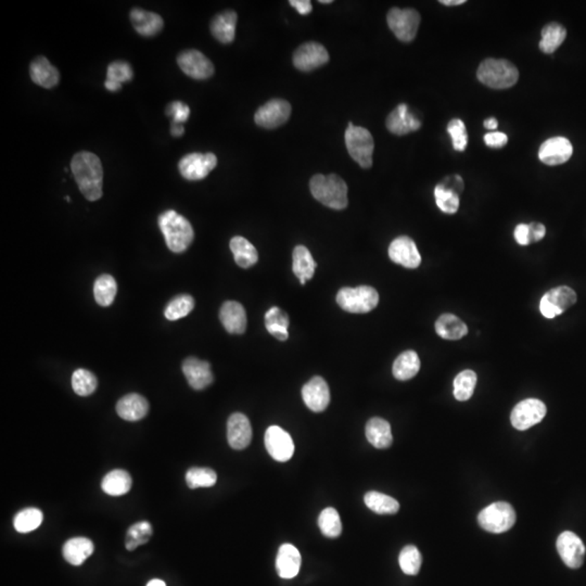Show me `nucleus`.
Listing matches in <instances>:
<instances>
[{"instance_id": "nucleus-1", "label": "nucleus", "mask_w": 586, "mask_h": 586, "mask_svg": "<svg viewBox=\"0 0 586 586\" xmlns=\"http://www.w3.org/2000/svg\"><path fill=\"white\" fill-rule=\"evenodd\" d=\"M71 170L83 195L90 201L99 200L104 179L100 159L94 153L80 151L72 159Z\"/></svg>"}, {"instance_id": "nucleus-2", "label": "nucleus", "mask_w": 586, "mask_h": 586, "mask_svg": "<svg viewBox=\"0 0 586 586\" xmlns=\"http://www.w3.org/2000/svg\"><path fill=\"white\" fill-rule=\"evenodd\" d=\"M159 227L167 248L174 253L185 252L195 238L188 219L173 210L165 211L159 216Z\"/></svg>"}, {"instance_id": "nucleus-3", "label": "nucleus", "mask_w": 586, "mask_h": 586, "mask_svg": "<svg viewBox=\"0 0 586 586\" xmlns=\"http://www.w3.org/2000/svg\"><path fill=\"white\" fill-rule=\"evenodd\" d=\"M310 189L314 198L325 207L334 210H344L348 207V186L338 175H314Z\"/></svg>"}, {"instance_id": "nucleus-4", "label": "nucleus", "mask_w": 586, "mask_h": 586, "mask_svg": "<svg viewBox=\"0 0 586 586\" xmlns=\"http://www.w3.org/2000/svg\"><path fill=\"white\" fill-rule=\"evenodd\" d=\"M479 80L493 90H506L518 82V68L507 60L487 59L477 72Z\"/></svg>"}, {"instance_id": "nucleus-5", "label": "nucleus", "mask_w": 586, "mask_h": 586, "mask_svg": "<svg viewBox=\"0 0 586 586\" xmlns=\"http://www.w3.org/2000/svg\"><path fill=\"white\" fill-rule=\"evenodd\" d=\"M337 303L348 313L365 314L378 305L379 295L370 286L356 288H342L337 295Z\"/></svg>"}, {"instance_id": "nucleus-6", "label": "nucleus", "mask_w": 586, "mask_h": 586, "mask_svg": "<svg viewBox=\"0 0 586 586\" xmlns=\"http://www.w3.org/2000/svg\"><path fill=\"white\" fill-rule=\"evenodd\" d=\"M344 138L351 158L362 169H370L372 166L374 142L370 130L348 123Z\"/></svg>"}, {"instance_id": "nucleus-7", "label": "nucleus", "mask_w": 586, "mask_h": 586, "mask_svg": "<svg viewBox=\"0 0 586 586\" xmlns=\"http://www.w3.org/2000/svg\"><path fill=\"white\" fill-rule=\"evenodd\" d=\"M478 523L487 532L504 533L515 525V511L506 501H496L481 511Z\"/></svg>"}, {"instance_id": "nucleus-8", "label": "nucleus", "mask_w": 586, "mask_h": 586, "mask_svg": "<svg viewBox=\"0 0 586 586\" xmlns=\"http://www.w3.org/2000/svg\"><path fill=\"white\" fill-rule=\"evenodd\" d=\"M389 28L398 39L410 43L416 37L420 24V15L414 9L392 8L386 16Z\"/></svg>"}, {"instance_id": "nucleus-9", "label": "nucleus", "mask_w": 586, "mask_h": 586, "mask_svg": "<svg viewBox=\"0 0 586 586\" xmlns=\"http://www.w3.org/2000/svg\"><path fill=\"white\" fill-rule=\"evenodd\" d=\"M547 408L542 401L537 398H527L521 401L513 408L511 414V422L513 428L525 431L539 424L547 416Z\"/></svg>"}, {"instance_id": "nucleus-10", "label": "nucleus", "mask_w": 586, "mask_h": 586, "mask_svg": "<svg viewBox=\"0 0 586 586\" xmlns=\"http://www.w3.org/2000/svg\"><path fill=\"white\" fill-rule=\"evenodd\" d=\"M217 158L214 153H190L179 161L178 170L187 181H201L214 170Z\"/></svg>"}, {"instance_id": "nucleus-11", "label": "nucleus", "mask_w": 586, "mask_h": 586, "mask_svg": "<svg viewBox=\"0 0 586 586\" xmlns=\"http://www.w3.org/2000/svg\"><path fill=\"white\" fill-rule=\"evenodd\" d=\"M575 292L571 288L561 286L549 290L544 295L539 303V311L544 317L551 319L567 311L572 305H575Z\"/></svg>"}, {"instance_id": "nucleus-12", "label": "nucleus", "mask_w": 586, "mask_h": 586, "mask_svg": "<svg viewBox=\"0 0 586 586\" xmlns=\"http://www.w3.org/2000/svg\"><path fill=\"white\" fill-rule=\"evenodd\" d=\"M291 116V106L287 100L271 99L257 109L255 121L259 126L264 128H279L289 120Z\"/></svg>"}, {"instance_id": "nucleus-13", "label": "nucleus", "mask_w": 586, "mask_h": 586, "mask_svg": "<svg viewBox=\"0 0 586 586\" xmlns=\"http://www.w3.org/2000/svg\"><path fill=\"white\" fill-rule=\"evenodd\" d=\"M264 442L269 454L277 462H288L295 454L293 440L281 427H269L265 432Z\"/></svg>"}, {"instance_id": "nucleus-14", "label": "nucleus", "mask_w": 586, "mask_h": 586, "mask_svg": "<svg viewBox=\"0 0 586 586\" xmlns=\"http://www.w3.org/2000/svg\"><path fill=\"white\" fill-rule=\"evenodd\" d=\"M181 71L195 80H207L214 74V66L202 52L195 49L185 50L177 57Z\"/></svg>"}, {"instance_id": "nucleus-15", "label": "nucleus", "mask_w": 586, "mask_h": 586, "mask_svg": "<svg viewBox=\"0 0 586 586\" xmlns=\"http://www.w3.org/2000/svg\"><path fill=\"white\" fill-rule=\"evenodd\" d=\"M329 61V54L322 44L309 42L295 50L293 64L300 71L310 72Z\"/></svg>"}, {"instance_id": "nucleus-16", "label": "nucleus", "mask_w": 586, "mask_h": 586, "mask_svg": "<svg viewBox=\"0 0 586 586\" xmlns=\"http://www.w3.org/2000/svg\"><path fill=\"white\" fill-rule=\"evenodd\" d=\"M557 551L566 566L578 569L584 563L585 547L575 533L565 531L557 539Z\"/></svg>"}, {"instance_id": "nucleus-17", "label": "nucleus", "mask_w": 586, "mask_h": 586, "mask_svg": "<svg viewBox=\"0 0 586 586\" xmlns=\"http://www.w3.org/2000/svg\"><path fill=\"white\" fill-rule=\"evenodd\" d=\"M389 257L394 263L406 269H417L422 263V257L416 243L406 236L394 239L389 247Z\"/></svg>"}, {"instance_id": "nucleus-18", "label": "nucleus", "mask_w": 586, "mask_h": 586, "mask_svg": "<svg viewBox=\"0 0 586 586\" xmlns=\"http://www.w3.org/2000/svg\"><path fill=\"white\" fill-rule=\"evenodd\" d=\"M181 368L189 386L193 390H205L214 381L212 368L210 362L207 360H201L191 356L184 360Z\"/></svg>"}, {"instance_id": "nucleus-19", "label": "nucleus", "mask_w": 586, "mask_h": 586, "mask_svg": "<svg viewBox=\"0 0 586 586\" xmlns=\"http://www.w3.org/2000/svg\"><path fill=\"white\" fill-rule=\"evenodd\" d=\"M302 398L312 412H324L329 405L330 392L327 382L322 377H313L302 389Z\"/></svg>"}, {"instance_id": "nucleus-20", "label": "nucleus", "mask_w": 586, "mask_h": 586, "mask_svg": "<svg viewBox=\"0 0 586 586\" xmlns=\"http://www.w3.org/2000/svg\"><path fill=\"white\" fill-rule=\"evenodd\" d=\"M227 440L231 448L240 451L248 448L252 440V428L245 415L235 413L227 422Z\"/></svg>"}, {"instance_id": "nucleus-21", "label": "nucleus", "mask_w": 586, "mask_h": 586, "mask_svg": "<svg viewBox=\"0 0 586 586\" xmlns=\"http://www.w3.org/2000/svg\"><path fill=\"white\" fill-rule=\"evenodd\" d=\"M573 147L565 137H554L543 142L539 151V158L547 165H559L567 162L572 157Z\"/></svg>"}, {"instance_id": "nucleus-22", "label": "nucleus", "mask_w": 586, "mask_h": 586, "mask_svg": "<svg viewBox=\"0 0 586 586\" xmlns=\"http://www.w3.org/2000/svg\"><path fill=\"white\" fill-rule=\"evenodd\" d=\"M420 126L422 123L410 114L408 104H405L396 106V110L392 111L386 118V128L392 134L398 136L416 132L420 130Z\"/></svg>"}, {"instance_id": "nucleus-23", "label": "nucleus", "mask_w": 586, "mask_h": 586, "mask_svg": "<svg viewBox=\"0 0 586 586\" xmlns=\"http://www.w3.org/2000/svg\"><path fill=\"white\" fill-rule=\"evenodd\" d=\"M219 319L229 334H243L247 329V313L238 302H225L219 311Z\"/></svg>"}, {"instance_id": "nucleus-24", "label": "nucleus", "mask_w": 586, "mask_h": 586, "mask_svg": "<svg viewBox=\"0 0 586 586\" xmlns=\"http://www.w3.org/2000/svg\"><path fill=\"white\" fill-rule=\"evenodd\" d=\"M301 554L291 544H283L278 551L276 558V570L283 579L297 577L301 568Z\"/></svg>"}, {"instance_id": "nucleus-25", "label": "nucleus", "mask_w": 586, "mask_h": 586, "mask_svg": "<svg viewBox=\"0 0 586 586\" xmlns=\"http://www.w3.org/2000/svg\"><path fill=\"white\" fill-rule=\"evenodd\" d=\"M149 403L140 394L130 393L123 396L116 404V413L122 420L138 422L148 414Z\"/></svg>"}, {"instance_id": "nucleus-26", "label": "nucleus", "mask_w": 586, "mask_h": 586, "mask_svg": "<svg viewBox=\"0 0 586 586\" xmlns=\"http://www.w3.org/2000/svg\"><path fill=\"white\" fill-rule=\"evenodd\" d=\"M30 74L36 85L42 87L49 90L59 84V71L43 56H39L32 62L30 66Z\"/></svg>"}, {"instance_id": "nucleus-27", "label": "nucleus", "mask_w": 586, "mask_h": 586, "mask_svg": "<svg viewBox=\"0 0 586 586\" xmlns=\"http://www.w3.org/2000/svg\"><path fill=\"white\" fill-rule=\"evenodd\" d=\"M130 21L137 33L146 37L157 35L163 29V19L160 16L139 8H135L130 12Z\"/></svg>"}, {"instance_id": "nucleus-28", "label": "nucleus", "mask_w": 586, "mask_h": 586, "mask_svg": "<svg viewBox=\"0 0 586 586\" xmlns=\"http://www.w3.org/2000/svg\"><path fill=\"white\" fill-rule=\"evenodd\" d=\"M237 20V13L233 10L219 13L211 22V33L221 43H233L235 39Z\"/></svg>"}, {"instance_id": "nucleus-29", "label": "nucleus", "mask_w": 586, "mask_h": 586, "mask_svg": "<svg viewBox=\"0 0 586 586\" xmlns=\"http://www.w3.org/2000/svg\"><path fill=\"white\" fill-rule=\"evenodd\" d=\"M366 438L374 448L384 450L390 448L393 442L391 426L386 420L374 417L366 425Z\"/></svg>"}, {"instance_id": "nucleus-30", "label": "nucleus", "mask_w": 586, "mask_h": 586, "mask_svg": "<svg viewBox=\"0 0 586 586\" xmlns=\"http://www.w3.org/2000/svg\"><path fill=\"white\" fill-rule=\"evenodd\" d=\"M64 559L72 566H80L94 553V543L87 537H73L63 545Z\"/></svg>"}, {"instance_id": "nucleus-31", "label": "nucleus", "mask_w": 586, "mask_h": 586, "mask_svg": "<svg viewBox=\"0 0 586 586\" xmlns=\"http://www.w3.org/2000/svg\"><path fill=\"white\" fill-rule=\"evenodd\" d=\"M317 264L314 261L311 252L304 245H297L293 250V273L300 279L302 286L305 285L306 281H310L315 274Z\"/></svg>"}, {"instance_id": "nucleus-32", "label": "nucleus", "mask_w": 586, "mask_h": 586, "mask_svg": "<svg viewBox=\"0 0 586 586\" xmlns=\"http://www.w3.org/2000/svg\"><path fill=\"white\" fill-rule=\"evenodd\" d=\"M231 252L235 257L236 263L243 269H250L255 267L259 261V253L255 245L247 239L237 236L231 240Z\"/></svg>"}, {"instance_id": "nucleus-33", "label": "nucleus", "mask_w": 586, "mask_h": 586, "mask_svg": "<svg viewBox=\"0 0 586 586\" xmlns=\"http://www.w3.org/2000/svg\"><path fill=\"white\" fill-rule=\"evenodd\" d=\"M436 331L443 339L459 340L468 334V327L453 314H443L436 322Z\"/></svg>"}, {"instance_id": "nucleus-34", "label": "nucleus", "mask_w": 586, "mask_h": 586, "mask_svg": "<svg viewBox=\"0 0 586 586\" xmlns=\"http://www.w3.org/2000/svg\"><path fill=\"white\" fill-rule=\"evenodd\" d=\"M132 484V477L128 471L116 469L106 473L102 480V487L106 494L111 495V496H121L130 492Z\"/></svg>"}, {"instance_id": "nucleus-35", "label": "nucleus", "mask_w": 586, "mask_h": 586, "mask_svg": "<svg viewBox=\"0 0 586 586\" xmlns=\"http://www.w3.org/2000/svg\"><path fill=\"white\" fill-rule=\"evenodd\" d=\"M420 370V360L415 351H405L398 356L393 364V376L401 381L412 379Z\"/></svg>"}, {"instance_id": "nucleus-36", "label": "nucleus", "mask_w": 586, "mask_h": 586, "mask_svg": "<svg viewBox=\"0 0 586 586\" xmlns=\"http://www.w3.org/2000/svg\"><path fill=\"white\" fill-rule=\"evenodd\" d=\"M290 319L288 314L279 307H271L265 314V326L267 331L281 341H286L289 338Z\"/></svg>"}, {"instance_id": "nucleus-37", "label": "nucleus", "mask_w": 586, "mask_h": 586, "mask_svg": "<svg viewBox=\"0 0 586 586\" xmlns=\"http://www.w3.org/2000/svg\"><path fill=\"white\" fill-rule=\"evenodd\" d=\"M567 31L561 24L551 22L542 30L539 49L545 54H553L565 42Z\"/></svg>"}, {"instance_id": "nucleus-38", "label": "nucleus", "mask_w": 586, "mask_h": 586, "mask_svg": "<svg viewBox=\"0 0 586 586\" xmlns=\"http://www.w3.org/2000/svg\"><path fill=\"white\" fill-rule=\"evenodd\" d=\"M118 292L116 279L108 274L97 278L94 285V300L99 305L106 306L114 303Z\"/></svg>"}, {"instance_id": "nucleus-39", "label": "nucleus", "mask_w": 586, "mask_h": 586, "mask_svg": "<svg viewBox=\"0 0 586 586\" xmlns=\"http://www.w3.org/2000/svg\"><path fill=\"white\" fill-rule=\"evenodd\" d=\"M364 501L370 511L379 515H394L400 509L398 501L393 497L374 491L366 493Z\"/></svg>"}, {"instance_id": "nucleus-40", "label": "nucleus", "mask_w": 586, "mask_h": 586, "mask_svg": "<svg viewBox=\"0 0 586 586\" xmlns=\"http://www.w3.org/2000/svg\"><path fill=\"white\" fill-rule=\"evenodd\" d=\"M477 380V374L473 370H467L459 372L454 380L455 398L460 402L468 401L475 392Z\"/></svg>"}, {"instance_id": "nucleus-41", "label": "nucleus", "mask_w": 586, "mask_h": 586, "mask_svg": "<svg viewBox=\"0 0 586 586\" xmlns=\"http://www.w3.org/2000/svg\"><path fill=\"white\" fill-rule=\"evenodd\" d=\"M320 531L326 537L336 539L342 532V523L339 513L332 507L324 509L318 517Z\"/></svg>"}, {"instance_id": "nucleus-42", "label": "nucleus", "mask_w": 586, "mask_h": 586, "mask_svg": "<svg viewBox=\"0 0 586 586\" xmlns=\"http://www.w3.org/2000/svg\"><path fill=\"white\" fill-rule=\"evenodd\" d=\"M44 515L37 508H26L19 511L13 520V525L18 532L29 533L37 529L43 523Z\"/></svg>"}, {"instance_id": "nucleus-43", "label": "nucleus", "mask_w": 586, "mask_h": 586, "mask_svg": "<svg viewBox=\"0 0 586 586\" xmlns=\"http://www.w3.org/2000/svg\"><path fill=\"white\" fill-rule=\"evenodd\" d=\"M195 307V299L189 295H181L171 300L165 307L164 316L169 320L186 317Z\"/></svg>"}, {"instance_id": "nucleus-44", "label": "nucleus", "mask_w": 586, "mask_h": 586, "mask_svg": "<svg viewBox=\"0 0 586 586\" xmlns=\"http://www.w3.org/2000/svg\"><path fill=\"white\" fill-rule=\"evenodd\" d=\"M98 381L96 376L90 370L80 368L72 374V388L78 396H90L96 391Z\"/></svg>"}, {"instance_id": "nucleus-45", "label": "nucleus", "mask_w": 586, "mask_h": 586, "mask_svg": "<svg viewBox=\"0 0 586 586\" xmlns=\"http://www.w3.org/2000/svg\"><path fill=\"white\" fill-rule=\"evenodd\" d=\"M152 533V525L148 521L135 523L126 533V539H125L126 549L128 551H134L139 545L146 544L150 539Z\"/></svg>"}, {"instance_id": "nucleus-46", "label": "nucleus", "mask_w": 586, "mask_h": 586, "mask_svg": "<svg viewBox=\"0 0 586 586\" xmlns=\"http://www.w3.org/2000/svg\"><path fill=\"white\" fill-rule=\"evenodd\" d=\"M422 554L414 545H408L401 551L398 563L401 569L408 575H416L422 567Z\"/></svg>"}, {"instance_id": "nucleus-47", "label": "nucleus", "mask_w": 586, "mask_h": 586, "mask_svg": "<svg viewBox=\"0 0 586 586\" xmlns=\"http://www.w3.org/2000/svg\"><path fill=\"white\" fill-rule=\"evenodd\" d=\"M217 475L213 469L193 467L186 473V482L190 489L211 487L215 485Z\"/></svg>"}, {"instance_id": "nucleus-48", "label": "nucleus", "mask_w": 586, "mask_h": 586, "mask_svg": "<svg viewBox=\"0 0 586 586\" xmlns=\"http://www.w3.org/2000/svg\"><path fill=\"white\" fill-rule=\"evenodd\" d=\"M437 205L446 214H455L459 209V195L446 190L440 184L434 189Z\"/></svg>"}, {"instance_id": "nucleus-49", "label": "nucleus", "mask_w": 586, "mask_h": 586, "mask_svg": "<svg viewBox=\"0 0 586 586\" xmlns=\"http://www.w3.org/2000/svg\"><path fill=\"white\" fill-rule=\"evenodd\" d=\"M133 76H134V72L128 62L114 61L109 64L108 72H106V80L109 82L116 83L122 85V83L132 80Z\"/></svg>"}, {"instance_id": "nucleus-50", "label": "nucleus", "mask_w": 586, "mask_h": 586, "mask_svg": "<svg viewBox=\"0 0 586 586\" xmlns=\"http://www.w3.org/2000/svg\"><path fill=\"white\" fill-rule=\"evenodd\" d=\"M448 132L452 137L453 147L456 151H464L468 144V135L464 122L454 118L448 125Z\"/></svg>"}, {"instance_id": "nucleus-51", "label": "nucleus", "mask_w": 586, "mask_h": 586, "mask_svg": "<svg viewBox=\"0 0 586 586\" xmlns=\"http://www.w3.org/2000/svg\"><path fill=\"white\" fill-rule=\"evenodd\" d=\"M190 114V109L181 102H171L166 108V116H172L174 124L187 122Z\"/></svg>"}, {"instance_id": "nucleus-52", "label": "nucleus", "mask_w": 586, "mask_h": 586, "mask_svg": "<svg viewBox=\"0 0 586 586\" xmlns=\"http://www.w3.org/2000/svg\"><path fill=\"white\" fill-rule=\"evenodd\" d=\"M440 185L446 190L452 191V193L458 195L464 190V181H463L462 177L458 176V175L446 177Z\"/></svg>"}, {"instance_id": "nucleus-53", "label": "nucleus", "mask_w": 586, "mask_h": 586, "mask_svg": "<svg viewBox=\"0 0 586 586\" xmlns=\"http://www.w3.org/2000/svg\"><path fill=\"white\" fill-rule=\"evenodd\" d=\"M484 142L491 148H503L508 142V137L504 133L493 132L485 135Z\"/></svg>"}, {"instance_id": "nucleus-54", "label": "nucleus", "mask_w": 586, "mask_h": 586, "mask_svg": "<svg viewBox=\"0 0 586 586\" xmlns=\"http://www.w3.org/2000/svg\"><path fill=\"white\" fill-rule=\"evenodd\" d=\"M530 243H537L545 237L547 228L541 223H531L529 225Z\"/></svg>"}, {"instance_id": "nucleus-55", "label": "nucleus", "mask_w": 586, "mask_h": 586, "mask_svg": "<svg viewBox=\"0 0 586 586\" xmlns=\"http://www.w3.org/2000/svg\"><path fill=\"white\" fill-rule=\"evenodd\" d=\"M515 241L521 245H530L529 225L519 224L515 229Z\"/></svg>"}, {"instance_id": "nucleus-56", "label": "nucleus", "mask_w": 586, "mask_h": 586, "mask_svg": "<svg viewBox=\"0 0 586 586\" xmlns=\"http://www.w3.org/2000/svg\"><path fill=\"white\" fill-rule=\"evenodd\" d=\"M289 4L291 7L298 10L300 15L306 16L311 13L312 3L309 0H291Z\"/></svg>"}, {"instance_id": "nucleus-57", "label": "nucleus", "mask_w": 586, "mask_h": 586, "mask_svg": "<svg viewBox=\"0 0 586 586\" xmlns=\"http://www.w3.org/2000/svg\"><path fill=\"white\" fill-rule=\"evenodd\" d=\"M185 128L181 124H174L172 123V128H171V133L174 137H181L184 134Z\"/></svg>"}, {"instance_id": "nucleus-58", "label": "nucleus", "mask_w": 586, "mask_h": 586, "mask_svg": "<svg viewBox=\"0 0 586 586\" xmlns=\"http://www.w3.org/2000/svg\"><path fill=\"white\" fill-rule=\"evenodd\" d=\"M497 126H499V123H497V120L495 118H487V120L484 121V128L487 130H496Z\"/></svg>"}, {"instance_id": "nucleus-59", "label": "nucleus", "mask_w": 586, "mask_h": 586, "mask_svg": "<svg viewBox=\"0 0 586 586\" xmlns=\"http://www.w3.org/2000/svg\"><path fill=\"white\" fill-rule=\"evenodd\" d=\"M104 86H106V88L109 90V92H118V90H120L121 87H122V85H121V84H116V83L114 82H109V80H106V83H104Z\"/></svg>"}, {"instance_id": "nucleus-60", "label": "nucleus", "mask_w": 586, "mask_h": 586, "mask_svg": "<svg viewBox=\"0 0 586 586\" xmlns=\"http://www.w3.org/2000/svg\"><path fill=\"white\" fill-rule=\"evenodd\" d=\"M440 3L444 6H460L466 3V0H442Z\"/></svg>"}, {"instance_id": "nucleus-61", "label": "nucleus", "mask_w": 586, "mask_h": 586, "mask_svg": "<svg viewBox=\"0 0 586 586\" xmlns=\"http://www.w3.org/2000/svg\"><path fill=\"white\" fill-rule=\"evenodd\" d=\"M147 586H166V584H165L164 582L162 581V580L154 579L151 580V581H149L148 584H147Z\"/></svg>"}, {"instance_id": "nucleus-62", "label": "nucleus", "mask_w": 586, "mask_h": 586, "mask_svg": "<svg viewBox=\"0 0 586 586\" xmlns=\"http://www.w3.org/2000/svg\"><path fill=\"white\" fill-rule=\"evenodd\" d=\"M320 4H331L332 0H319Z\"/></svg>"}]
</instances>
